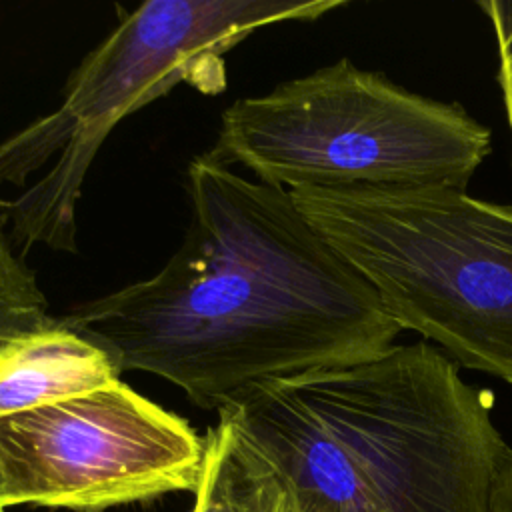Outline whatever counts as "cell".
Segmentation results:
<instances>
[{
	"instance_id": "obj_1",
	"label": "cell",
	"mask_w": 512,
	"mask_h": 512,
	"mask_svg": "<svg viewBox=\"0 0 512 512\" xmlns=\"http://www.w3.org/2000/svg\"><path fill=\"white\" fill-rule=\"evenodd\" d=\"M190 222L150 278L56 320L122 372H146L204 410L250 386L374 360L404 332L374 286L304 218L288 190L208 152L188 164Z\"/></svg>"
},
{
	"instance_id": "obj_2",
	"label": "cell",
	"mask_w": 512,
	"mask_h": 512,
	"mask_svg": "<svg viewBox=\"0 0 512 512\" xmlns=\"http://www.w3.org/2000/svg\"><path fill=\"white\" fill-rule=\"evenodd\" d=\"M342 0H148L126 14L70 74L56 110L0 142V184L32 186L0 202L14 246L78 252L76 210L88 170L112 128L128 114L188 84L226 88L224 54L256 30L310 22Z\"/></svg>"
},
{
	"instance_id": "obj_3",
	"label": "cell",
	"mask_w": 512,
	"mask_h": 512,
	"mask_svg": "<svg viewBox=\"0 0 512 512\" xmlns=\"http://www.w3.org/2000/svg\"><path fill=\"white\" fill-rule=\"evenodd\" d=\"M288 192L402 330L512 386V206L448 186Z\"/></svg>"
},
{
	"instance_id": "obj_4",
	"label": "cell",
	"mask_w": 512,
	"mask_h": 512,
	"mask_svg": "<svg viewBox=\"0 0 512 512\" xmlns=\"http://www.w3.org/2000/svg\"><path fill=\"white\" fill-rule=\"evenodd\" d=\"M276 382L324 428L366 512H492L512 448L488 392L426 340Z\"/></svg>"
},
{
	"instance_id": "obj_5",
	"label": "cell",
	"mask_w": 512,
	"mask_h": 512,
	"mask_svg": "<svg viewBox=\"0 0 512 512\" xmlns=\"http://www.w3.org/2000/svg\"><path fill=\"white\" fill-rule=\"evenodd\" d=\"M490 130L348 58L232 102L208 154L284 188L448 186L466 190Z\"/></svg>"
},
{
	"instance_id": "obj_6",
	"label": "cell",
	"mask_w": 512,
	"mask_h": 512,
	"mask_svg": "<svg viewBox=\"0 0 512 512\" xmlns=\"http://www.w3.org/2000/svg\"><path fill=\"white\" fill-rule=\"evenodd\" d=\"M204 438L122 380L0 420V510L74 512L194 492Z\"/></svg>"
},
{
	"instance_id": "obj_7",
	"label": "cell",
	"mask_w": 512,
	"mask_h": 512,
	"mask_svg": "<svg viewBox=\"0 0 512 512\" xmlns=\"http://www.w3.org/2000/svg\"><path fill=\"white\" fill-rule=\"evenodd\" d=\"M120 382L112 358L60 324L0 342V420Z\"/></svg>"
},
{
	"instance_id": "obj_8",
	"label": "cell",
	"mask_w": 512,
	"mask_h": 512,
	"mask_svg": "<svg viewBox=\"0 0 512 512\" xmlns=\"http://www.w3.org/2000/svg\"><path fill=\"white\" fill-rule=\"evenodd\" d=\"M192 512H306L288 482L224 414L204 436Z\"/></svg>"
},
{
	"instance_id": "obj_9",
	"label": "cell",
	"mask_w": 512,
	"mask_h": 512,
	"mask_svg": "<svg viewBox=\"0 0 512 512\" xmlns=\"http://www.w3.org/2000/svg\"><path fill=\"white\" fill-rule=\"evenodd\" d=\"M50 322L48 300L36 274L14 252L0 212V342L36 332Z\"/></svg>"
},
{
	"instance_id": "obj_10",
	"label": "cell",
	"mask_w": 512,
	"mask_h": 512,
	"mask_svg": "<svg viewBox=\"0 0 512 512\" xmlns=\"http://www.w3.org/2000/svg\"><path fill=\"white\" fill-rule=\"evenodd\" d=\"M478 8L488 16L494 30L498 50L496 80L512 134V0H482L478 2Z\"/></svg>"
},
{
	"instance_id": "obj_11",
	"label": "cell",
	"mask_w": 512,
	"mask_h": 512,
	"mask_svg": "<svg viewBox=\"0 0 512 512\" xmlns=\"http://www.w3.org/2000/svg\"><path fill=\"white\" fill-rule=\"evenodd\" d=\"M492 512H512V458L508 460L496 484Z\"/></svg>"
},
{
	"instance_id": "obj_12",
	"label": "cell",
	"mask_w": 512,
	"mask_h": 512,
	"mask_svg": "<svg viewBox=\"0 0 512 512\" xmlns=\"http://www.w3.org/2000/svg\"><path fill=\"white\" fill-rule=\"evenodd\" d=\"M0 512H6V510H0Z\"/></svg>"
}]
</instances>
